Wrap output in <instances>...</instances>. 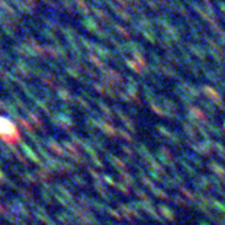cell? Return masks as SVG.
Wrapping results in <instances>:
<instances>
[{
  "label": "cell",
  "mask_w": 225,
  "mask_h": 225,
  "mask_svg": "<svg viewBox=\"0 0 225 225\" xmlns=\"http://www.w3.org/2000/svg\"><path fill=\"white\" fill-rule=\"evenodd\" d=\"M0 138L8 144H16L20 141V132L15 122H12L9 118L0 116Z\"/></svg>",
  "instance_id": "obj_1"
}]
</instances>
